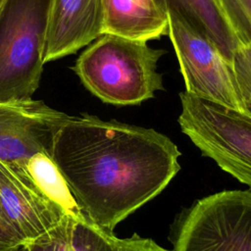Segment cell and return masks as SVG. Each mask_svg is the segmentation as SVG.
<instances>
[{
    "mask_svg": "<svg viewBox=\"0 0 251 251\" xmlns=\"http://www.w3.org/2000/svg\"><path fill=\"white\" fill-rule=\"evenodd\" d=\"M0 201L13 226L25 242L32 241L64 220V214L44 197L27 172L0 160Z\"/></svg>",
    "mask_w": 251,
    "mask_h": 251,
    "instance_id": "8",
    "label": "cell"
},
{
    "mask_svg": "<svg viewBox=\"0 0 251 251\" xmlns=\"http://www.w3.org/2000/svg\"><path fill=\"white\" fill-rule=\"evenodd\" d=\"M69 117L38 100L0 103V160L27 172L33 155L51 156L55 136Z\"/></svg>",
    "mask_w": 251,
    "mask_h": 251,
    "instance_id": "7",
    "label": "cell"
},
{
    "mask_svg": "<svg viewBox=\"0 0 251 251\" xmlns=\"http://www.w3.org/2000/svg\"><path fill=\"white\" fill-rule=\"evenodd\" d=\"M103 34L132 40L159 39L169 33V21L155 0H101Z\"/></svg>",
    "mask_w": 251,
    "mask_h": 251,
    "instance_id": "10",
    "label": "cell"
},
{
    "mask_svg": "<svg viewBox=\"0 0 251 251\" xmlns=\"http://www.w3.org/2000/svg\"><path fill=\"white\" fill-rule=\"evenodd\" d=\"M231 67L239 94L245 104H251V45L241 44L234 52Z\"/></svg>",
    "mask_w": 251,
    "mask_h": 251,
    "instance_id": "15",
    "label": "cell"
},
{
    "mask_svg": "<svg viewBox=\"0 0 251 251\" xmlns=\"http://www.w3.org/2000/svg\"><path fill=\"white\" fill-rule=\"evenodd\" d=\"M59 251H117L119 238L86 218L65 217L55 227Z\"/></svg>",
    "mask_w": 251,
    "mask_h": 251,
    "instance_id": "13",
    "label": "cell"
},
{
    "mask_svg": "<svg viewBox=\"0 0 251 251\" xmlns=\"http://www.w3.org/2000/svg\"><path fill=\"white\" fill-rule=\"evenodd\" d=\"M0 217H2L3 219H5V220H7L9 223H10V221H9V219L7 218V216H6V214H5V212H4V210H3V207H2V204H1V201H0ZM11 224V223H10ZM12 225V224H11ZM13 226V225H12Z\"/></svg>",
    "mask_w": 251,
    "mask_h": 251,
    "instance_id": "20",
    "label": "cell"
},
{
    "mask_svg": "<svg viewBox=\"0 0 251 251\" xmlns=\"http://www.w3.org/2000/svg\"><path fill=\"white\" fill-rule=\"evenodd\" d=\"M180 155L153 128L88 114L70 116L51 151L82 214L110 231L168 186Z\"/></svg>",
    "mask_w": 251,
    "mask_h": 251,
    "instance_id": "1",
    "label": "cell"
},
{
    "mask_svg": "<svg viewBox=\"0 0 251 251\" xmlns=\"http://www.w3.org/2000/svg\"><path fill=\"white\" fill-rule=\"evenodd\" d=\"M164 11L172 10L211 40L231 64L235 50L241 45L219 0H155Z\"/></svg>",
    "mask_w": 251,
    "mask_h": 251,
    "instance_id": "11",
    "label": "cell"
},
{
    "mask_svg": "<svg viewBox=\"0 0 251 251\" xmlns=\"http://www.w3.org/2000/svg\"><path fill=\"white\" fill-rule=\"evenodd\" d=\"M179 99L181 131L203 156L251 190V116L185 91Z\"/></svg>",
    "mask_w": 251,
    "mask_h": 251,
    "instance_id": "4",
    "label": "cell"
},
{
    "mask_svg": "<svg viewBox=\"0 0 251 251\" xmlns=\"http://www.w3.org/2000/svg\"><path fill=\"white\" fill-rule=\"evenodd\" d=\"M166 52L151 48L144 41L102 34L80 54L74 71L103 102L137 105L164 90L157 64Z\"/></svg>",
    "mask_w": 251,
    "mask_h": 251,
    "instance_id": "2",
    "label": "cell"
},
{
    "mask_svg": "<svg viewBox=\"0 0 251 251\" xmlns=\"http://www.w3.org/2000/svg\"><path fill=\"white\" fill-rule=\"evenodd\" d=\"M101 0H51L44 64L74 54L103 34Z\"/></svg>",
    "mask_w": 251,
    "mask_h": 251,
    "instance_id": "9",
    "label": "cell"
},
{
    "mask_svg": "<svg viewBox=\"0 0 251 251\" xmlns=\"http://www.w3.org/2000/svg\"><path fill=\"white\" fill-rule=\"evenodd\" d=\"M12 251H28V247H27V244L25 242L23 244L16 246Z\"/></svg>",
    "mask_w": 251,
    "mask_h": 251,
    "instance_id": "19",
    "label": "cell"
},
{
    "mask_svg": "<svg viewBox=\"0 0 251 251\" xmlns=\"http://www.w3.org/2000/svg\"><path fill=\"white\" fill-rule=\"evenodd\" d=\"M25 242L22 234L7 220L0 217V245L15 247Z\"/></svg>",
    "mask_w": 251,
    "mask_h": 251,
    "instance_id": "17",
    "label": "cell"
},
{
    "mask_svg": "<svg viewBox=\"0 0 251 251\" xmlns=\"http://www.w3.org/2000/svg\"><path fill=\"white\" fill-rule=\"evenodd\" d=\"M241 44L251 45V0H219Z\"/></svg>",
    "mask_w": 251,
    "mask_h": 251,
    "instance_id": "14",
    "label": "cell"
},
{
    "mask_svg": "<svg viewBox=\"0 0 251 251\" xmlns=\"http://www.w3.org/2000/svg\"><path fill=\"white\" fill-rule=\"evenodd\" d=\"M51 0H5L0 10V103L32 99L39 86Z\"/></svg>",
    "mask_w": 251,
    "mask_h": 251,
    "instance_id": "3",
    "label": "cell"
},
{
    "mask_svg": "<svg viewBox=\"0 0 251 251\" xmlns=\"http://www.w3.org/2000/svg\"><path fill=\"white\" fill-rule=\"evenodd\" d=\"M173 251H251V190L196 200L176 219Z\"/></svg>",
    "mask_w": 251,
    "mask_h": 251,
    "instance_id": "5",
    "label": "cell"
},
{
    "mask_svg": "<svg viewBox=\"0 0 251 251\" xmlns=\"http://www.w3.org/2000/svg\"><path fill=\"white\" fill-rule=\"evenodd\" d=\"M245 108H246V113H247V114H249V115L251 116V104L246 105V106H245Z\"/></svg>",
    "mask_w": 251,
    "mask_h": 251,
    "instance_id": "22",
    "label": "cell"
},
{
    "mask_svg": "<svg viewBox=\"0 0 251 251\" xmlns=\"http://www.w3.org/2000/svg\"><path fill=\"white\" fill-rule=\"evenodd\" d=\"M4 1H5V0H0V10H1L2 6H3V3H4Z\"/></svg>",
    "mask_w": 251,
    "mask_h": 251,
    "instance_id": "23",
    "label": "cell"
},
{
    "mask_svg": "<svg viewBox=\"0 0 251 251\" xmlns=\"http://www.w3.org/2000/svg\"><path fill=\"white\" fill-rule=\"evenodd\" d=\"M117 251H173L166 249L151 238L133 233L129 237L119 238Z\"/></svg>",
    "mask_w": 251,
    "mask_h": 251,
    "instance_id": "16",
    "label": "cell"
},
{
    "mask_svg": "<svg viewBox=\"0 0 251 251\" xmlns=\"http://www.w3.org/2000/svg\"><path fill=\"white\" fill-rule=\"evenodd\" d=\"M25 243L27 244L28 251H59V243L55 228L48 233Z\"/></svg>",
    "mask_w": 251,
    "mask_h": 251,
    "instance_id": "18",
    "label": "cell"
},
{
    "mask_svg": "<svg viewBox=\"0 0 251 251\" xmlns=\"http://www.w3.org/2000/svg\"><path fill=\"white\" fill-rule=\"evenodd\" d=\"M26 170L40 193L54 204L65 217L85 218L66 179L49 154L37 153L33 155L26 163Z\"/></svg>",
    "mask_w": 251,
    "mask_h": 251,
    "instance_id": "12",
    "label": "cell"
},
{
    "mask_svg": "<svg viewBox=\"0 0 251 251\" xmlns=\"http://www.w3.org/2000/svg\"><path fill=\"white\" fill-rule=\"evenodd\" d=\"M15 247H16V246H15ZM15 247L5 246V245H0V251H12Z\"/></svg>",
    "mask_w": 251,
    "mask_h": 251,
    "instance_id": "21",
    "label": "cell"
},
{
    "mask_svg": "<svg viewBox=\"0 0 251 251\" xmlns=\"http://www.w3.org/2000/svg\"><path fill=\"white\" fill-rule=\"evenodd\" d=\"M185 92L246 113L231 64L214 43L188 25L176 12L166 11Z\"/></svg>",
    "mask_w": 251,
    "mask_h": 251,
    "instance_id": "6",
    "label": "cell"
}]
</instances>
